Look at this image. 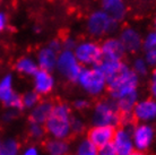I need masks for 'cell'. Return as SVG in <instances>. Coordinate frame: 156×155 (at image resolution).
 Returning <instances> with one entry per match:
<instances>
[{"instance_id": "836d02e7", "label": "cell", "mask_w": 156, "mask_h": 155, "mask_svg": "<svg viewBox=\"0 0 156 155\" xmlns=\"http://www.w3.org/2000/svg\"><path fill=\"white\" fill-rule=\"evenodd\" d=\"M151 91H152L153 96L155 97V100H156V78H154V81H153L152 86H151Z\"/></svg>"}, {"instance_id": "4fadbf2b", "label": "cell", "mask_w": 156, "mask_h": 155, "mask_svg": "<svg viewBox=\"0 0 156 155\" xmlns=\"http://www.w3.org/2000/svg\"><path fill=\"white\" fill-rule=\"evenodd\" d=\"M102 59L106 60H121L125 53V47L118 40H108L101 48Z\"/></svg>"}, {"instance_id": "cb8c5ba5", "label": "cell", "mask_w": 156, "mask_h": 155, "mask_svg": "<svg viewBox=\"0 0 156 155\" xmlns=\"http://www.w3.org/2000/svg\"><path fill=\"white\" fill-rule=\"evenodd\" d=\"M22 100H23L24 108L33 109L40 102V94L36 92H30L25 94L22 97Z\"/></svg>"}, {"instance_id": "9c48e42d", "label": "cell", "mask_w": 156, "mask_h": 155, "mask_svg": "<svg viewBox=\"0 0 156 155\" xmlns=\"http://www.w3.org/2000/svg\"><path fill=\"white\" fill-rule=\"evenodd\" d=\"M115 127L112 126H93L87 132V139L96 147L111 143L113 140Z\"/></svg>"}, {"instance_id": "7402d4cb", "label": "cell", "mask_w": 156, "mask_h": 155, "mask_svg": "<svg viewBox=\"0 0 156 155\" xmlns=\"http://www.w3.org/2000/svg\"><path fill=\"white\" fill-rule=\"evenodd\" d=\"M76 155H98V148L86 138L79 143Z\"/></svg>"}, {"instance_id": "5bb4252c", "label": "cell", "mask_w": 156, "mask_h": 155, "mask_svg": "<svg viewBox=\"0 0 156 155\" xmlns=\"http://www.w3.org/2000/svg\"><path fill=\"white\" fill-rule=\"evenodd\" d=\"M53 105L49 101L39 102L33 108L31 113V122H36V124H44L47 119L50 116L51 111L53 109Z\"/></svg>"}, {"instance_id": "ac0fdd59", "label": "cell", "mask_w": 156, "mask_h": 155, "mask_svg": "<svg viewBox=\"0 0 156 155\" xmlns=\"http://www.w3.org/2000/svg\"><path fill=\"white\" fill-rule=\"evenodd\" d=\"M137 99H138V94H137V92H133V93L128 94L121 99L115 100L117 106L121 114H128V113L133 112V106L137 103Z\"/></svg>"}, {"instance_id": "d4e9b609", "label": "cell", "mask_w": 156, "mask_h": 155, "mask_svg": "<svg viewBox=\"0 0 156 155\" xmlns=\"http://www.w3.org/2000/svg\"><path fill=\"white\" fill-rule=\"evenodd\" d=\"M44 132H45V128L43 127V124H36V122H31L30 134H31V136L33 138H35V139L42 138L43 136H44Z\"/></svg>"}, {"instance_id": "6da1fadb", "label": "cell", "mask_w": 156, "mask_h": 155, "mask_svg": "<svg viewBox=\"0 0 156 155\" xmlns=\"http://www.w3.org/2000/svg\"><path fill=\"white\" fill-rule=\"evenodd\" d=\"M44 128L52 138L68 139L73 134L69 106L65 103L53 105L50 116L44 122Z\"/></svg>"}, {"instance_id": "83f0119b", "label": "cell", "mask_w": 156, "mask_h": 155, "mask_svg": "<svg viewBox=\"0 0 156 155\" xmlns=\"http://www.w3.org/2000/svg\"><path fill=\"white\" fill-rule=\"evenodd\" d=\"M147 71V66L145 61H143L141 59H138L135 62V73L136 74H140V75H145Z\"/></svg>"}, {"instance_id": "8992f818", "label": "cell", "mask_w": 156, "mask_h": 155, "mask_svg": "<svg viewBox=\"0 0 156 155\" xmlns=\"http://www.w3.org/2000/svg\"><path fill=\"white\" fill-rule=\"evenodd\" d=\"M117 155H130L135 151V145L133 142L131 132L129 127L121 126L120 128L115 129L114 137L112 140Z\"/></svg>"}, {"instance_id": "484cf974", "label": "cell", "mask_w": 156, "mask_h": 155, "mask_svg": "<svg viewBox=\"0 0 156 155\" xmlns=\"http://www.w3.org/2000/svg\"><path fill=\"white\" fill-rule=\"evenodd\" d=\"M85 124L78 118H71V132L73 134H82L84 132Z\"/></svg>"}, {"instance_id": "7a4b0ae2", "label": "cell", "mask_w": 156, "mask_h": 155, "mask_svg": "<svg viewBox=\"0 0 156 155\" xmlns=\"http://www.w3.org/2000/svg\"><path fill=\"white\" fill-rule=\"evenodd\" d=\"M92 122L94 126H112L121 124V113L117 106L115 100L98 102L94 108Z\"/></svg>"}, {"instance_id": "d590c367", "label": "cell", "mask_w": 156, "mask_h": 155, "mask_svg": "<svg viewBox=\"0 0 156 155\" xmlns=\"http://www.w3.org/2000/svg\"><path fill=\"white\" fill-rule=\"evenodd\" d=\"M154 78H156V69H155V71H154Z\"/></svg>"}, {"instance_id": "ba28073f", "label": "cell", "mask_w": 156, "mask_h": 155, "mask_svg": "<svg viewBox=\"0 0 156 155\" xmlns=\"http://www.w3.org/2000/svg\"><path fill=\"white\" fill-rule=\"evenodd\" d=\"M75 57L79 63L98 65L102 59V50L95 43H84L76 49Z\"/></svg>"}, {"instance_id": "4dcf8cb0", "label": "cell", "mask_w": 156, "mask_h": 155, "mask_svg": "<svg viewBox=\"0 0 156 155\" xmlns=\"http://www.w3.org/2000/svg\"><path fill=\"white\" fill-rule=\"evenodd\" d=\"M75 108L78 109V110H84V109H86L88 105H90V103L86 101V100H77V101L74 103Z\"/></svg>"}, {"instance_id": "277c9868", "label": "cell", "mask_w": 156, "mask_h": 155, "mask_svg": "<svg viewBox=\"0 0 156 155\" xmlns=\"http://www.w3.org/2000/svg\"><path fill=\"white\" fill-rule=\"evenodd\" d=\"M77 81L90 95L101 94L106 86L105 76L98 67L92 69H83Z\"/></svg>"}, {"instance_id": "4316f807", "label": "cell", "mask_w": 156, "mask_h": 155, "mask_svg": "<svg viewBox=\"0 0 156 155\" xmlns=\"http://www.w3.org/2000/svg\"><path fill=\"white\" fill-rule=\"evenodd\" d=\"M98 155H117V152H115L112 142L98 147Z\"/></svg>"}, {"instance_id": "30bf717a", "label": "cell", "mask_w": 156, "mask_h": 155, "mask_svg": "<svg viewBox=\"0 0 156 155\" xmlns=\"http://www.w3.org/2000/svg\"><path fill=\"white\" fill-rule=\"evenodd\" d=\"M133 117L135 121H152L156 119V100H144L137 102L133 109Z\"/></svg>"}, {"instance_id": "e0dca14e", "label": "cell", "mask_w": 156, "mask_h": 155, "mask_svg": "<svg viewBox=\"0 0 156 155\" xmlns=\"http://www.w3.org/2000/svg\"><path fill=\"white\" fill-rule=\"evenodd\" d=\"M39 65L41 67V69L51 71L57 65L55 51H53L51 48L43 49L39 54Z\"/></svg>"}, {"instance_id": "3957f363", "label": "cell", "mask_w": 156, "mask_h": 155, "mask_svg": "<svg viewBox=\"0 0 156 155\" xmlns=\"http://www.w3.org/2000/svg\"><path fill=\"white\" fill-rule=\"evenodd\" d=\"M109 87L111 97L113 100H118L126 96L128 94L137 92V85H138V77L137 74L129 68L119 75L115 79L106 84Z\"/></svg>"}, {"instance_id": "f546056e", "label": "cell", "mask_w": 156, "mask_h": 155, "mask_svg": "<svg viewBox=\"0 0 156 155\" xmlns=\"http://www.w3.org/2000/svg\"><path fill=\"white\" fill-rule=\"evenodd\" d=\"M155 47H156V33H152V34L147 38L146 42H145V48H146L147 50H149V49L155 48Z\"/></svg>"}, {"instance_id": "d6986e66", "label": "cell", "mask_w": 156, "mask_h": 155, "mask_svg": "<svg viewBox=\"0 0 156 155\" xmlns=\"http://www.w3.org/2000/svg\"><path fill=\"white\" fill-rule=\"evenodd\" d=\"M103 7L106 14L113 20H120L123 15V5L121 0H103Z\"/></svg>"}, {"instance_id": "7c38bea8", "label": "cell", "mask_w": 156, "mask_h": 155, "mask_svg": "<svg viewBox=\"0 0 156 155\" xmlns=\"http://www.w3.org/2000/svg\"><path fill=\"white\" fill-rule=\"evenodd\" d=\"M55 85L53 77L51 76L50 71L40 69L34 74V86L35 92L40 95H47L52 91Z\"/></svg>"}, {"instance_id": "603a6c76", "label": "cell", "mask_w": 156, "mask_h": 155, "mask_svg": "<svg viewBox=\"0 0 156 155\" xmlns=\"http://www.w3.org/2000/svg\"><path fill=\"white\" fill-rule=\"evenodd\" d=\"M18 144L16 140L9 139L4 143L0 147V155H17L18 154Z\"/></svg>"}, {"instance_id": "52a82bcc", "label": "cell", "mask_w": 156, "mask_h": 155, "mask_svg": "<svg viewBox=\"0 0 156 155\" xmlns=\"http://www.w3.org/2000/svg\"><path fill=\"white\" fill-rule=\"evenodd\" d=\"M154 128L147 124H140L133 126L131 136L135 148L137 151H146L151 146L154 138Z\"/></svg>"}, {"instance_id": "5b68a950", "label": "cell", "mask_w": 156, "mask_h": 155, "mask_svg": "<svg viewBox=\"0 0 156 155\" xmlns=\"http://www.w3.org/2000/svg\"><path fill=\"white\" fill-rule=\"evenodd\" d=\"M57 67L63 76L73 81H78V77L83 70L75 54L71 53L70 51H65L59 56V58H57Z\"/></svg>"}, {"instance_id": "9a60e30c", "label": "cell", "mask_w": 156, "mask_h": 155, "mask_svg": "<svg viewBox=\"0 0 156 155\" xmlns=\"http://www.w3.org/2000/svg\"><path fill=\"white\" fill-rule=\"evenodd\" d=\"M15 95L16 93L12 89V77L7 75L0 81V101L8 106Z\"/></svg>"}, {"instance_id": "8d00e7d4", "label": "cell", "mask_w": 156, "mask_h": 155, "mask_svg": "<svg viewBox=\"0 0 156 155\" xmlns=\"http://www.w3.org/2000/svg\"><path fill=\"white\" fill-rule=\"evenodd\" d=\"M0 147H1V143H0Z\"/></svg>"}, {"instance_id": "ffe728a7", "label": "cell", "mask_w": 156, "mask_h": 155, "mask_svg": "<svg viewBox=\"0 0 156 155\" xmlns=\"http://www.w3.org/2000/svg\"><path fill=\"white\" fill-rule=\"evenodd\" d=\"M121 42L123 44L125 49L129 51H136L138 48L140 47V39L136 32L131 31V30H127V31L122 34V40Z\"/></svg>"}, {"instance_id": "e575fe53", "label": "cell", "mask_w": 156, "mask_h": 155, "mask_svg": "<svg viewBox=\"0 0 156 155\" xmlns=\"http://www.w3.org/2000/svg\"><path fill=\"white\" fill-rule=\"evenodd\" d=\"M130 155H147V154L144 153L143 151H133Z\"/></svg>"}, {"instance_id": "44dd1931", "label": "cell", "mask_w": 156, "mask_h": 155, "mask_svg": "<svg viewBox=\"0 0 156 155\" xmlns=\"http://www.w3.org/2000/svg\"><path fill=\"white\" fill-rule=\"evenodd\" d=\"M16 68L20 73L25 75H34L39 70L35 62L27 58H23L18 60V62L16 63Z\"/></svg>"}, {"instance_id": "d6a6232c", "label": "cell", "mask_w": 156, "mask_h": 155, "mask_svg": "<svg viewBox=\"0 0 156 155\" xmlns=\"http://www.w3.org/2000/svg\"><path fill=\"white\" fill-rule=\"evenodd\" d=\"M6 22H7L6 15H5L4 13H0V32L6 27Z\"/></svg>"}, {"instance_id": "f1b7e54d", "label": "cell", "mask_w": 156, "mask_h": 155, "mask_svg": "<svg viewBox=\"0 0 156 155\" xmlns=\"http://www.w3.org/2000/svg\"><path fill=\"white\" fill-rule=\"evenodd\" d=\"M146 60H147V62H148L149 65H156V47L147 50Z\"/></svg>"}, {"instance_id": "1f68e13d", "label": "cell", "mask_w": 156, "mask_h": 155, "mask_svg": "<svg viewBox=\"0 0 156 155\" xmlns=\"http://www.w3.org/2000/svg\"><path fill=\"white\" fill-rule=\"evenodd\" d=\"M23 155H40V154H39V151L35 147H28L25 150Z\"/></svg>"}, {"instance_id": "2e32d148", "label": "cell", "mask_w": 156, "mask_h": 155, "mask_svg": "<svg viewBox=\"0 0 156 155\" xmlns=\"http://www.w3.org/2000/svg\"><path fill=\"white\" fill-rule=\"evenodd\" d=\"M45 150L50 155H68L69 144L67 139L51 138L45 143Z\"/></svg>"}, {"instance_id": "8fae6325", "label": "cell", "mask_w": 156, "mask_h": 155, "mask_svg": "<svg viewBox=\"0 0 156 155\" xmlns=\"http://www.w3.org/2000/svg\"><path fill=\"white\" fill-rule=\"evenodd\" d=\"M113 18H111L106 13H95L88 22L90 31L94 34L105 33L113 26Z\"/></svg>"}]
</instances>
